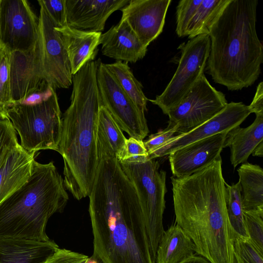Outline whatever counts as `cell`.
<instances>
[{
  "label": "cell",
  "mask_w": 263,
  "mask_h": 263,
  "mask_svg": "<svg viewBox=\"0 0 263 263\" xmlns=\"http://www.w3.org/2000/svg\"><path fill=\"white\" fill-rule=\"evenodd\" d=\"M88 197L93 252L103 263H155L135 186L116 158L99 161Z\"/></svg>",
  "instance_id": "obj_1"
},
{
  "label": "cell",
  "mask_w": 263,
  "mask_h": 263,
  "mask_svg": "<svg viewBox=\"0 0 263 263\" xmlns=\"http://www.w3.org/2000/svg\"><path fill=\"white\" fill-rule=\"evenodd\" d=\"M176 223L210 263H235L222 159L190 176L171 177Z\"/></svg>",
  "instance_id": "obj_2"
},
{
  "label": "cell",
  "mask_w": 263,
  "mask_h": 263,
  "mask_svg": "<svg viewBox=\"0 0 263 263\" xmlns=\"http://www.w3.org/2000/svg\"><path fill=\"white\" fill-rule=\"evenodd\" d=\"M97 60L72 76L70 104L64 114L58 152L64 161V183L78 200L88 196L99 164L96 128L101 106Z\"/></svg>",
  "instance_id": "obj_3"
},
{
  "label": "cell",
  "mask_w": 263,
  "mask_h": 263,
  "mask_svg": "<svg viewBox=\"0 0 263 263\" xmlns=\"http://www.w3.org/2000/svg\"><path fill=\"white\" fill-rule=\"evenodd\" d=\"M257 0H230L212 25L206 70L228 90L253 85L261 72L263 46L256 30Z\"/></svg>",
  "instance_id": "obj_4"
},
{
  "label": "cell",
  "mask_w": 263,
  "mask_h": 263,
  "mask_svg": "<svg viewBox=\"0 0 263 263\" xmlns=\"http://www.w3.org/2000/svg\"><path fill=\"white\" fill-rule=\"evenodd\" d=\"M53 162L34 161L31 175L0 203V238L47 241L50 217L62 212L69 196Z\"/></svg>",
  "instance_id": "obj_5"
},
{
  "label": "cell",
  "mask_w": 263,
  "mask_h": 263,
  "mask_svg": "<svg viewBox=\"0 0 263 263\" xmlns=\"http://www.w3.org/2000/svg\"><path fill=\"white\" fill-rule=\"evenodd\" d=\"M7 116L26 150L58 151L62 119L55 90L52 94L45 90L37 91L13 102Z\"/></svg>",
  "instance_id": "obj_6"
},
{
  "label": "cell",
  "mask_w": 263,
  "mask_h": 263,
  "mask_svg": "<svg viewBox=\"0 0 263 263\" xmlns=\"http://www.w3.org/2000/svg\"><path fill=\"white\" fill-rule=\"evenodd\" d=\"M120 163L135 186L145 218L151 255L155 262L158 246L164 231L166 172L160 170L155 159L140 163Z\"/></svg>",
  "instance_id": "obj_7"
},
{
  "label": "cell",
  "mask_w": 263,
  "mask_h": 263,
  "mask_svg": "<svg viewBox=\"0 0 263 263\" xmlns=\"http://www.w3.org/2000/svg\"><path fill=\"white\" fill-rule=\"evenodd\" d=\"M210 38L202 34L190 39L178 47L181 57L178 67L163 92L154 100L164 114L175 107L188 92L200 77L204 74L210 49Z\"/></svg>",
  "instance_id": "obj_8"
},
{
  "label": "cell",
  "mask_w": 263,
  "mask_h": 263,
  "mask_svg": "<svg viewBox=\"0 0 263 263\" xmlns=\"http://www.w3.org/2000/svg\"><path fill=\"white\" fill-rule=\"evenodd\" d=\"M97 80L101 106L129 137L143 141L149 133L145 112L123 90L100 59L97 60Z\"/></svg>",
  "instance_id": "obj_9"
},
{
  "label": "cell",
  "mask_w": 263,
  "mask_h": 263,
  "mask_svg": "<svg viewBox=\"0 0 263 263\" xmlns=\"http://www.w3.org/2000/svg\"><path fill=\"white\" fill-rule=\"evenodd\" d=\"M227 104L224 93L213 87L203 74L167 112V127H177L179 134L187 132L213 118Z\"/></svg>",
  "instance_id": "obj_10"
},
{
  "label": "cell",
  "mask_w": 263,
  "mask_h": 263,
  "mask_svg": "<svg viewBox=\"0 0 263 263\" xmlns=\"http://www.w3.org/2000/svg\"><path fill=\"white\" fill-rule=\"evenodd\" d=\"M39 17L25 0H1L0 45L10 53L26 52L35 45Z\"/></svg>",
  "instance_id": "obj_11"
},
{
  "label": "cell",
  "mask_w": 263,
  "mask_h": 263,
  "mask_svg": "<svg viewBox=\"0 0 263 263\" xmlns=\"http://www.w3.org/2000/svg\"><path fill=\"white\" fill-rule=\"evenodd\" d=\"M40 7L39 35L45 83L54 89L68 88L72 83L68 58L59 33L44 7Z\"/></svg>",
  "instance_id": "obj_12"
},
{
  "label": "cell",
  "mask_w": 263,
  "mask_h": 263,
  "mask_svg": "<svg viewBox=\"0 0 263 263\" xmlns=\"http://www.w3.org/2000/svg\"><path fill=\"white\" fill-rule=\"evenodd\" d=\"M251 113L249 106L242 102H232L213 118L184 133L178 134L148 155L153 159L168 155L186 145L224 132H229L240 124Z\"/></svg>",
  "instance_id": "obj_13"
},
{
  "label": "cell",
  "mask_w": 263,
  "mask_h": 263,
  "mask_svg": "<svg viewBox=\"0 0 263 263\" xmlns=\"http://www.w3.org/2000/svg\"><path fill=\"white\" fill-rule=\"evenodd\" d=\"M9 76L12 103L49 86L44 79L42 57L36 44L29 51L10 53Z\"/></svg>",
  "instance_id": "obj_14"
},
{
  "label": "cell",
  "mask_w": 263,
  "mask_h": 263,
  "mask_svg": "<svg viewBox=\"0 0 263 263\" xmlns=\"http://www.w3.org/2000/svg\"><path fill=\"white\" fill-rule=\"evenodd\" d=\"M224 132L195 141L168 155L173 176L183 177L203 170L221 158L227 134Z\"/></svg>",
  "instance_id": "obj_15"
},
{
  "label": "cell",
  "mask_w": 263,
  "mask_h": 263,
  "mask_svg": "<svg viewBox=\"0 0 263 263\" xmlns=\"http://www.w3.org/2000/svg\"><path fill=\"white\" fill-rule=\"evenodd\" d=\"M171 0H130L123 7L125 21L146 47L162 33Z\"/></svg>",
  "instance_id": "obj_16"
},
{
  "label": "cell",
  "mask_w": 263,
  "mask_h": 263,
  "mask_svg": "<svg viewBox=\"0 0 263 263\" xmlns=\"http://www.w3.org/2000/svg\"><path fill=\"white\" fill-rule=\"evenodd\" d=\"M130 0H66L67 25L90 32L104 29L108 18Z\"/></svg>",
  "instance_id": "obj_17"
},
{
  "label": "cell",
  "mask_w": 263,
  "mask_h": 263,
  "mask_svg": "<svg viewBox=\"0 0 263 263\" xmlns=\"http://www.w3.org/2000/svg\"><path fill=\"white\" fill-rule=\"evenodd\" d=\"M100 44L104 55L126 63H136L143 59L147 50L122 20L101 34Z\"/></svg>",
  "instance_id": "obj_18"
},
{
  "label": "cell",
  "mask_w": 263,
  "mask_h": 263,
  "mask_svg": "<svg viewBox=\"0 0 263 263\" xmlns=\"http://www.w3.org/2000/svg\"><path fill=\"white\" fill-rule=\"evenodd\" d=\"M69 61L72 76L96 58L101 32L78 30L68 26L54 27Z\"/></svg>",
  "instance_id": "obj_19"
},
{
  "label": "cell",
  "mask_w": 263,
  "mask_h": 263,
  "mask_svg": "<svg viewBox=\"0 0 263 263\" xmlns=\"http://www.w3.org/2000/svg\"><path fill=\"white\" fill-rule=\"evenodd\" d=\"M58 248L50 239L0 238V263H43Z\"/></svg>",
  "instance_id": "obj_20"
},
{
  "label": "cell",
  "mask_w": 263,
  "mask_h": 263,
  "mask_svg": "<svg viewBox=\"0 0 263 263\" xmlns=\"http://www.w3.org/2000/svg\"><path fill=\"white\" fill-rule=\"evenodd\" d=\"M35 152L24 148L20 144L0 167V203L23 185L31 175Z\"/></svg>",
  "instance_id": "obj_21"
},
{
  "label": "cell",
  "mask_w": 263,
  "mask_h": 263,
  "mask_svg": "<svg viewBox=\"0 0 263 263\" xmlns=\"http://www.w3.org/2000/svg\"><path fill=\"white\" fill-rule=\"evenodd\" d=\"M263 141V114L256 115L254 122L248 127L240 125L230 130L226 136L223 148H230L231 164L235 168L247 162L255 148Z\"/></svg>",
  "instance_id": "obj_22"
},
{
  "label": "cell",
  "mask_w": 263,
  "mask_h": 263,
  "mask_svg": "<svg viewBox=\"0 0 263 263\" xmlns=\"http://www.w3.org/2000/svg\"><path fill=\"white\" fill-rule=\"evenodd\" d=\"M99 161L103 157H113L120 161L123 156L126 138L122 130L107 109L101 106L96 128Z\"/></svg>",
  "instance_id": "obj_23"
},
{
  "label": "cell",
  "mask_w": 263,
  "mask_h": 263,
  "mask_svg": "<svg viewBox=\"0 0 263 263\" xmlns=\"http://www.w3.org/2000/svg\"><path fill=\"white\" fill-rule=\"evenodd\" d=\"M237 172L243 211L263 215V169L246 162Z\"/></svg>",
  "instance_id": "obj_24"
},
{
  "label": "cell",
  "mask_w": 263,
  "mask_h": 263,
  "mask_svg": "<svg viewBox=\"0 0 263 263\" xmlns=\"http://www.w3.org/2000/svg\"><path fill=\"white\" fill-rule=\"evenodd\" d=\"M195 249L193 241L175 222L164 231L155 263H179L195 255Z\"/></svg>",
  "instance_id": "obj_25"
},
{
  "label": "cell",
  "mask_w": 263,
  "mask_h": 263,
  "mask_svg": "<svg viewBox=\"0 0 263 263\" xmlns=\"http://www.w3.org/2000/svg\"><path fill=\"white\" fill-rule=\"evenodd\" d=\"M230 0H202L191 21L186 36L190 39L207 34Z\"/></svg>",
  "instance_id": "obj_26"
},
{
  "label": "cell",
  "mask_w": 263,
  "mask_h": 263,
  "mask_svg": "<svg viewBox=\"0 0 263 263\" xmlns=\"http://www.w3.org/2000/svg\"><path fill=\"white\" fill-rule=\"evenodd\" d=\"M105 65L123 90L137 106L145 112L147 110L146 106L148 99L143 91L142 85L134 76L128 63L117 61L115 63Z\"/></svg>",
  "instance_id": "obj_27"
},
{
  "label": "cell",
  "mask_w": 263,
  "mask_h": 263,
  "mask_svg": "<svg viewBox=\"0 0 263 263\" xmlns=\"http://www.w3.org/2000/svg\"><path fill=\"white\" fill-rule=\"evenodd\" d=\"M226 186L227 212L234 240L238 237L249 239L244 222L239 183L230 185L226 183Z\"/></svg>",
  "instance_id": "obj_28"
},
{
  "label": "cell",
  "mask_w": 263,
  "mask_h": 263,
  "mask_svg": "<svg viewBox=\"0 0 263 263\" xmlns=\"http://www.w3.org/2000/svg\"><path fill=\"white\" fill-rule=\"evenodd\" d=\"M10 52L0 45V119H8L7 112L12 103L10 84Z\"/></svg>",
  "instance_id": "obj_29"
},
{
  "label": "cell",
  "mask_w": 263,
  "mask_h": 263,
  "mask_svg": "<svg viewBox=\"0 0 263 263\" xmlns=\"http://www.w3.org/2000/svg\"><path fill=\"white\" fill-rule=\"evenodd\" d=\"M245 228L251 244L263 254V215L243 211Z\"/></svg>",
  "instance_id": "obj_30"
},
{
  "label": "cell",
  "mask_w": 263,
  "mask_h": 263,
  "mask_svg": "<svg viewBox=\"0 0 263 263\" xmlns=\"http://www.w3.org/2000/svg\"><path fill=\"white\" fill-rule=\"evenodd\" d=\"M202 0H181L176 7V32L179 37L186 36L188 26Z\"/></svg>",
  "instance_id": "obj_31"
},
{
  "label": "cell",
  "mask_w": 263,
  "mask_h": 263,
  "mask_svg": "<svg viewBox=\"0 0 263 263\" xmlns=\"http://www.w3.org/2000/svg\"><path fill=\"white\" fill-rule=\"evenodd\" d=\"M235 263H263L261 254L248 239L238 237L233 241Z\"/></svg>",
  "instance_id": "obj_32"
},
{
  "label": "cell",
  "mask_w": 263,
  "mask_h": 263,
  "mask_svg": "<svg viewBox=\"0 0 263 263\" xmlns=\"http://www.w3.org/2000/svg\"><path fill=\"white\" fill-rule=\"evenodd\" d=\"M18 144L16 130L11 121L0 119V167Z\"/></svg>",
  "instance_id": "obj_33"
},
{
  "label": "cell",
  "mask_w": 263,
  "mask_h": 263,
  "mask_svg": "<svg viewBox=\"0 0 263 263\" xmlns=\"http://www.w3.org/2000/svg\"><path fill=\"white\" fill-rule=\"evenodd\" d=\"M148 153L143 141L129 137L126 139L125 149L120 163H136L148 160Z\"/></svg>",
  "instance_id": "obj_34"
},
{
  "label": "cell",
  "mask_w": 263,
  "mask_h": 263,
  "mask_svg": "<svg viewBox=\"0 0 263 263\" xmlns=\"http://www.w3.org/2000/svg\"><path fill=\"white\" fill-rule=\"evenodd\" d=\"M37 2L44 7L55 27L67 26L66 0H40Z\"/></svg>",
  "instance_id": "obj_35"
},
{
  "label": "cell",
  "mask_w": 263,
  "mask_h": 263,
  "mask_svg": "<svg viewBox=\"0 0 263 263\" xmlns=\"http://www.w3.org/2000/svg\"><path fill=\"white\" fill-rule=\"evenodd\" d=\"M177 127L167 126L165 129L160 130L157 133L151 135L147 140L143 141L148 155L155 151L169 139L175 136V134L177 133Z\"/></svg>",
  "instance_id": "obj_36"
},
{
  "label": "cell",
  "mask_w": 263,
  "mask_h": 263,
  "mask_svg": "<svg viewBox=\"0 0 263 263\" xmlns=\"http://www.w3.org/2000/svg\"><path fill=\"white\" fill-rule=\"evenodd\" d=\"M88 258L78 252L58 248L43 263H86Z\"/></svg>",
  "instance_id": "obj_37"
},
{
  "label": "cell",
  "mask_w": 263,
  "mask_h": 263,
  "mask_svg": "<svg viewBox=\"0 0 263 263\" xmlns=\"http://www.w3.org/2000/svg\"><path fill=\"white\" fill-rule=\"evenodd\" d=\"M251 113L255 115L263 114V82H260L257 86L253 99L249 105Z\"/></svg>",
  "instance_id": "obj_38"
},
{
  "label": "cell",
  "mask_w": 263,
  "mask_h": 263,
  "mask_svg": "<svg viewBox=\"0 0 263 263\" xmlns=\"http://www.w3.org/2000/svg\"><path fill=\"white\" fill-rule=\"evenodd\" d=\"M179 263H210L204 257L200 255H194Z\"/></svg>",
  "instance_id": "obj_39"
},
{
  "label": "cell",
  "mask_w": 263,
  "mask_h": 263,
  "mask_svg": "<svg viewBox=\"0 0 263 263\" xmlns=\"http://www.w3.org/2000/svg\"><path fill=\"white\" fill-rule=\"evenodd\" d=\"M253 156H263V141L261 142L254 149L252 153Z\"/></svg>",
  "instance_id": "obj_40"
},
{
  "label": "cell",
  "mask_w": 263,
  "mask_h": 263,
  "mask_svg": "<svg viewBox=\"0 0 263 263\" xmlns=\"http://www.w3.org/2000/svg\"><path fill=\"white\" fill-rule=\"evenodd\" d=\"M86 263H103L100 258L93 252L92 255L89 257Z\"/></svg>",
  "instance_id": "obj_41"
},
{
  "label": "cell",
  "mask_w": 263,
  "mask_h": 263,
  "mask_svg": "<svg viewBox=\"0 0 263 263\" xmlns=\"http://www.w3.org/2000/svg\"><path fill=\"white\" fill-rule=\"evenodd\" d=\"M0 2H1V0H0Z\"/></svg>",
  "instance_id": "obj_42"
}]
</instances>
